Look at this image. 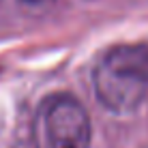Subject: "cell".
I'll return each instance as SVG.
<instances>
[{"label":"cell","mask_w":148,"mask_h":148,"mask_svg":"<svg viewBox=\"0 0 148 148\" xmlns=\"http://www.w3.org/2000/svg\"><path fill=\"white\" fill-rule=\"evenodd\" d=\"M99 103L112 114H131L148 95V45H116L92 71Z\"/></svg>","instance_id":"1"},{"label":"cell","mask_w":148,"mask_h":148,"mask_svg":"<svg viewBox=\"0 0 148 148\" xmlns=\"http://www.w3.org/2000/svg\"><path fill=\"white\" fill-rule=\"evenodd\" d=\"M39 148H88L92 137L86 108L69 92H54L39 105L34 120Z\"/></svg>","instance_id":"2"},{"label":"cell","mask_w":148,"mask_h":148,"mask_svg":"<svg viewBox=\"0 0 148 148\" xmlns=\"http://www.w3.org/2000/svg\"><path fill=\"white\" fill-rule=\"evenodd\" d=\"M22 4H26V7H32V9H41V7H47L52 0H19Z\"/></svg>","instance_id":"3"}]
</instances>
